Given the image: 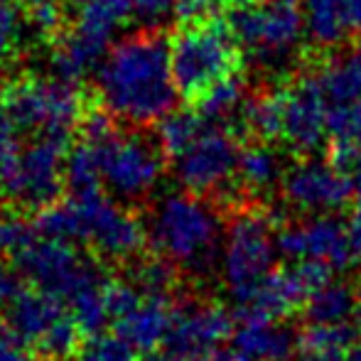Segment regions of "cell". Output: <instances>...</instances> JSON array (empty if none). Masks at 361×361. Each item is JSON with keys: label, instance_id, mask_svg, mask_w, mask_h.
Here are the masks:
<instances>
[{"label": "cell", "instance_id": "4dcf8cb0", "mask_svg": "<svg viewBox=\"0 0 361 361\" xmlns=\"http://www.w3.org/2000/svg\"><path fill=\"white\" fill-rule=\"evenodd\" d=\"M352 170H354V216H352V228L361 236V147L357 152V157H354L352 162Z\"/></svg>", "mask_w": 361, "mask_h": 361}, {"label": "cell", "instance_id": "3957f363", "mask_svg": "<svg viewBox=\"0 0 361 361\" xmlns=\"http://www.w3.org/2000/svg\"><path fill=\"white\" fill-rule=\"evenodd\" d=\"M170 59L177 89L195 104L216 84L236 74V37L228 25L197 20L172 39Z\"/></svg>", "mask_w": 361, "mask_h": 361}, {"label": "cell", "instance_id": "52a82bcc", "mask_svg": "<svg viewBox=\"0 0 361 361\" xmlns=\"http://www.w3.org/2000/svg\"><path fill=\"white\" fill-rule=\"evenodd\" d=\"M5 322L47 359H69L79 344V324L67 302L44 290L25 288L5 307Z\"/></svg>", "mask_w": 361, "mask_h": 361}, {"label": "cell", "instance_id": "44dd1931", "mask_svg": "<svg viewBox=\"0 0 361 361\" xmlns=\"http://www.w3.org/2000/svg\"><path fill=\"white\" fill-rule=\"evenodd\" d=\"M32 231L44 238H57L67 243H84V226L81 214L74 200L64 204H47L39 209V214L32 221Z\"/></svg>", "mask_w": 361, "mask_h": 361}, {"label": "cell", "instance_id": "d6a6232c", "mask_svg": "<svg viewBox=\"0 0 361 361\" xmlns=\"http://www.w3.org/2000/svg\"><path fill=\"white\" fill-rule=\"evenodd\" d=\"M344 20H347L349 32L361 35V0H342Z\"/></svg>", "mask_w": 361, "mask_h": 361}, {"label": "cell", "instance_id": "9a60e30c", "mask_svg": "<svg viewBox=\"0 0 361 361\" xmlns=\"http://www.w3.org/2000/svg\"><path fill=\"white\" fill-rule=\"evenodd\" d=\"M64 143L67 133H44L39 143L20 152L18 167L3 185V192L32 209L52 204L62 190Z\"/></svg>", "mask_w": 361, "mask_h": 361}, {"label": "cell", "instance_id": "2e32d148", "mask_svg": "<svg viewBox=\"0 0 361 361\" xmlns=\"http://www.w3.org/2000/svg\"><path fill=\"white\" fill-rule=\"evenodd\" d=\"M329 99L317 74L300 76L286 86V116H283V140L295 152H317L329 138L327 130Z\"/></svg>", "mask_w": 361, "mask_h": 361}, {"label": "cell", "instance_id": "ba28073f", "mask_svg": "<svg viewBox=\"0 0 361 361\" xmlns=\"http://www.w3.org/2000/svg\"><path fill=\"white\" fill-rule=\"evenodd\" d=\"M278 253L290 261H319L334 273H347L361 263V236L352 221L334 214H312V219L290 224L276 233Z\"/></svg>", "mask_w": 361, "mask_h": 361}, {"label": "cell", "instance_id": "484cf974", "mask_svg": "<svg viewBox=\"0 0 361 361\" xmlns=\"http://www.w3.org/2000/svg\"><path fill=\"white\" fill-rule=\"evenodd\" d=\"M72 361H135V349L118 334H94L86 347L72 354Z\"/></svg>", "mask_w": 361, "mask_h": 361}, {"label": "cell", "instance_id": "e575fe53", "mask_svg": "<svg viewBox=\"0 0 361 361\" xmlns=\"http://www.w3.org/2000/svg\"><path fill=\"white\" fill-rule=\"evenodd\" d=\"M344 359H347V361H361V339H357V342H354L352 347L344 352Z\"/></svg>", "mask_w": 361, "mask_h": 361}, {"label": "cell", "instance_id": "8992f818", "mask_svg": "<svg viewBox=\"0 0 361 361\" xmlns=\"http://www.w3.org/2000/svg\"><path fill=\"white\" fill-rule=\"evenodd\" d=\"M13 263L25 276V281L32 283L37 290H44V293L64 300V302H69L86 286L106 278L91 258L76 251L74 243L44 236L30 238L15 253Z\"/></svg>", "mask_w": 361, "mask_h": 361}, {"label": "cell", "instance_id": "9c48e42d", "mask_svg": "<svg viewBox=\"0 0 361 361\" xmlns=\"http://www.w3.org/2000/svg\"><path fill=\"white\" fill-rule=\"evenodd\" d=\"M302 8L300 0H238L231 13L233 37L253 49L261 59H281L302 37Z\"/></svg>", "mask_w": 361, "mask_h": 361}, {"label": "cell", "instance_id": "5bb4252c", "mask_svg": "<svg viewBox=\"0 0 361 361\" xmlns=\"http://www.w3.org/2000/svg\"><path fill=\"white\" fill-rule=\"evenodd\" d=\"M283 197L302 214H334L354 200V182L332 160H305L283 175Z\"/></svg>", "mask_w": 361, "mask_h": 361}, {"label": "cell", "instance_id": "d590c367", "mask_svg": "<svg viewBox=\"0 0 361 361\" xmlns=\"http://www.w3.org/2000/svg\"><path fill=\"white\" fill-rule=\"evenodd\" d=\"M354 324H357V329L361 332V293L357 295V307H354Z\"/></svg>", "mask_w": 361, "mask_h": 361}, {"label": "cell", "instance_id": "1f68e13d", "mask_svg": "<svg viewBox=\"0 0 361 361\" xmlns=\"http://www.w3.org/2000/svg\"><path fill=\"white\" fill-rule=\"evenodd\" d=\"M228 3H238V0H182L180 8L187 18H200V15L212 13V10L221 8V5H228Z\"/></svg>", "mask_w": 361, "mask_h": 361}, {"label": "cell", "instance_id": "f546056e", "mask_svg": "<svg viewBox=\"0 0 361 361\" xmlns=\"http://www.w3.org/2000/svg\"><path fill=\"white\" fill-rule=\"evenodd\" d=\"M18 32V25H15V15L10 8H5L0 3V62L3 57L10 52V44H13V37Z\"/></svg>", "mask_w": 361, "mask_h": 361}, {"label": "cell", "instance_id": "7402d4cb", "mask_svg": "<svg viewBox=\"0 0 361 361\" xmlns=\"http://www.w3.org/2000/svg\"><path fill=\"white\" fill-rule=\"evenodd\" d=\"M305 8H307L310 32L319 44L332 47L342 42L344 35L349 32L342 0H305Z\"/></svg>", "mask_w": 361, "mask_h": 361}, {"label": "cell", "instance_id": "277c9868", "mask_svg": "<svg viewBox=\"0 0 361 361\" xmlns=\"http://www.w3.org/2000/svg\"><path fill=\"white\" fill-rule=\"evenodd\" d=\"M86 133L99 155L101 185L116 200H140L157 185L162 175V147L138 135L114 133L104 118L91 121Z\"/></svg>", "mask_w": 361, "mask_h": 361}, {"label": "cell", "instance_id": "cb8c5ba5", "mask_svg": "<svg viewBox=\"0 0 361 361\" xmlns=\"http://www.w3.org/2000/svg\"><path fill=\"white\" fill-rule=\"evenodd\" d=\"M175 263H170L167 258H147V261H138L130 271L128 281L133 283L140 293L147 295H165L170 298L172 288L177 283V271Z\"/></svg>", "mask_w": 361, "mask_h": 361}, {"label": "cell", "instance_id": "83f0119b", "mask_svg": "<svg viewBox=\"0 0 361 361\" xmlns=\"http://www.w3.org/2000/svg\"><path fill=\"white\" fill-rule=\"evenodd\" d=\"M0 361H37L30 344L8 322H0Z\"/></svg>", "mask_w": 361, "mask_h": 361}, {"label": "cell", "instance_id": "30bf717a", "mask_svg": "<svg viewBox=\"0 0 361 361\" xmlns=\"http://www.w3.org/2000/svg\"><path fill=\"white\" fill-rule=\"evenodd\" d=\"M106 302L116 334L126 339L135 352L152 354L160 347L175 314L170 298L140 293L130 281H123L109 283Z\"/></svg>", "mask_w": 361, "mask_h": 361}, {"label": "cell", "instance_id": "4fadbf2b", "mask_svg": "<svg viewBox=\"0 0 361 361\" xmlns=\"http://www.w3.org/2000/svg\"><path fill=\"white\" fill-rule=\"evenodd\" d=\"M238 147L228 130H202L175 155V175L192 195L228 192L238 167Z\"/></svg>", "mask_w": 361, "mask_h": 361}, {"label": "cell", "instance_id": "d6986e66", "mask_svg": "<svg viewBox=\"0 0 361 361\" xmlns=\"http://www.w3.org/2000/svg\"><path fill=\"white\" fill-rule=\"evenodd\" d=\"M238 182L253 195L271 192L278 182H283V160L273 147L268 145H251L238 155L236 167Z\"/></svg>", "mask_w": 361, "mask_h": 361}, {"label": "cell", "instance_id": "7c38bea8", "mask_svg": "<svg viewBox=\"0 0 361 361\" xmlns=\"http://www.w3.org/2000/svg\"><path fill=\"white\" fill-rule=\"evenodd\" d=\"M233 332V319L221 305H177L162 344L147 361H197L221 347Z\"/></svg>", "mask_w": 361, "mask_h": 361}, {"label": "cell", "instance_id": "ac0fdd59", "mask_svg": "<svg viewBox=\"0 0 361 361\" xmlns=\"http://www.w3.org/2000/svg\"><path fill=\"white\" fill-rule=\"evenodd\" d=\"M327 94L329 104H344V101H359L361 99V39L354 42L344 54L319 67L314 72Z\"/></svg>", "mask_w": 361, "mask_h": 361}, {"label": "cell", "instance_id": "603a6c76", "mask_svg": "<svg viewBox=\"0 0 361 361\" xmlns=\"http://www.w3.org/2000/svg\"><path fill=\"white\" fill-rule=\"evenodd\" d=\"M357 324L352 322H307L302 334V347L312 352L344 354L357 342Z\"/></svg>", "mask_w": 361, "mask_h": 361}, {"label": "cell", "instance_id": "ffe728a7", "mask_svg": "<svg viewBox=\"0 0 361 361\" xmlns=\"http://www.w3.org/2000/svg\"><path fill=\"white\" fill-rule=\"evenodd\" d=\"M357 295V290L344 281L324 283L307 298L305 317H307V322H352Z\"/></svg>", "mask_w": 361, "mask_h": 361}, {"label": "cell", "instance_id": "4316f807", "mask_svg": "<svg viewBox=\"0 0 361 361\" xmlns=\"http://www.w3.org/2000/svg\"><path fill=\"white\" fill-rule=\"evenodd\" d=\"M32 226L25 224L20 216L0 212V256H5V253L15 256L32 238Z\"/></svg>", "mask_w": 361, "mask_h": 361}, {"label": "cell", "instance_id": "5b68a950", "mask_svg": "<svg viewBox=\"0 0 361 361\" xmlns=\"http://www.w3.org/2000/svg\"><path fill=\"white\" fill-rule=\"evenodd\" d=\"M273 224L276 221L263 212H243L226 231L219 268L224 286L238 307L253 298L256 288L276 266L278 243Z\"/></svg>", "mask_w": 361, "mask_h": 361}, {"label": "cell", "instance_id": "f1b7e54d", "mask_svg": "<svg viewBox=\"0 0 361 361\" xmlns=\"http://www.w3.org/2000/svg\"><path fill=\"white\" fill-rule=\"evenodd\" d=\"M25 276L15 268V263L0 261V307H8L15 298L25 290Z\"/></svg>", "mask_w": 361, "mask_h": 361}, {"label": "cell", "instance_id": "6da1fadb", "mask_svg": "<svg viewBox=\"0 0 361 361\" xmlns=\"http://www.w3.org/2000/svg\"><path fill=\"white\" fill-rule=\"evenodd\" d=\"M177 84L170 47L160 35H138L114 49L101 72V99L111 111L138 123L170 114Z\"/></svg>", "mask_w": 361, "mask_h": 361}, {"label": "cell", "instance_id": "836d02e7", "mask_svg": "<svg viewBox=\"0 0 361 361\" xmlns=\"http://www.w3.org/2000/svg\"><path fill=\"white\" fill-rule=\"evenodd\" d=\"M295 361H347L344 354H337V352H312V349H305Z\"/></svg>", "mask_w": 361, "mask_h": 361}, {"label": "cell", "instance_id": "e0dca14e", "mask_svg": "<svg viewBox=\"0 0 361 361\" xmlns=\"http://www.w3.org/2000/svg\"><path fill=\"white\" fill-rule=\"evenodd\" d=\"M241 324L231 332L233 352L246 361H290L298 337L281 319L238 314Z\"/></svg>", "mask_w": 361, "mask_h": 361}, {"label": "cell", "instance_id": "d4e9b609", "mask_svg": "<svg viewBox=\"0 0 361 361\" xmlns=\"http://www.w3.org/2000/svg\"><path fill=\"white\" fill-rule=\"evenodd\" d=\"M204 130V118L200 114L192 116V114H180V116H172V118L165 121L162 126V133H160V145L165 152H170L172 157L177 152H182L197 135Z\"/></svg>", "mask_w": 361, "mask_h": 361}, {"label": "cell", "instance_id": "8fae6325", "mask_svg": "<svg viewBox=\"0 0 361 361\" xmlns=\"http://www.w3.org/2000/svg\"><path fill=\"white\" fill-rule=\"evenodd\" d=\"M79 207L84 243L106 261H130L147 241L145 226L101 190L72 197Z\"/></svg>", "mask_w": 361, "mask_h": 361}, {"label": "cell", "instance_id": "7a4b0ae2", "mask_svg": "<svg viewBox=\"0 0 361 361\" xmlns=\"http://www.w3.org/2000/svg\"><path fill=\"white\" fill-rule=\"evenodd\" d=\"M145 231L157 256L195 276L212 273L221 258V221L197 195L162 197Z\"/></svg>", "mask_w": 361, "mask_h": 361}]
</instances>
